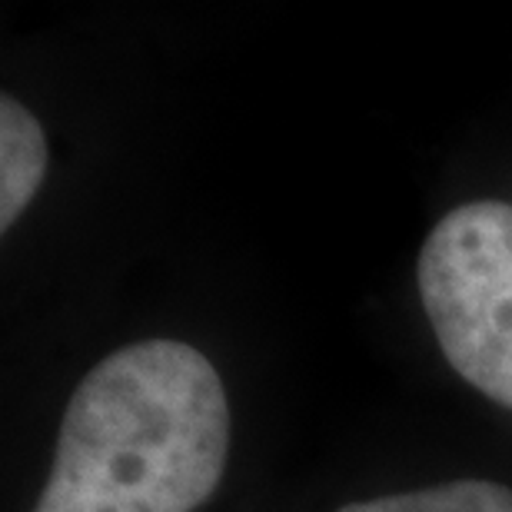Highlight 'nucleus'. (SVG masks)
Here are the masks:
<instances>
[{"mask_svg": "<svg viewBox=\"0 0 512 512\" xmlns=\"http://www.w3.org/2000/svg\"><path fill=\"white\" fill-rule=\"evenodd\" d=\"M227 453L230 406L207 356L180 340L130 343L70 396L34 512H193Z\"/></svg>", "mask_w": 512, "mask_h": 512, "instance_id": "nucleus-1", "label": "nucleus"}, {"mask_svg": "<svg viewBox=\"0 0 512 512\" xmlns=\"http://www.w3.org/2000/svg\"><path fill=\"white\" fill-rule=\"evenodd\" d=\"M419 296L449 366L512 409V203H463L419 253Z\"/></svg>", "mask_w": 512, "mask_h": 512, "instance_id": "nucleus-2", "label": "nucleus"}, {"mask_svg": "<svg viewBox=\"0 0 512 512\" xmlns=\"http://www.w3.org/2000/svg\"><path fill=\"white\" fill-rule=\"evenodd\" d=\"M47 170V140L34 114L14 97L0 100V227L10 230Z\"/></svg>", "mask_w": 512, "mask_h": 512, "instance_id": "nucleus-3", "label": "nucleus"}, {"mask_svg": "<svg viewBox=\"0 0 512 512\" xmlns=\"http://www.w3.org/2000/svg\"><path fill=\"white\" fill-rule=\"evenodd\" d=\"M336 512H512V489L489 479H459L416 493L360 499Z\"/></svg>", "mask_w": 512, "mask_h": 512, "instance_id": "nucleus-4", "label": "nucleus"}]
</instances>
